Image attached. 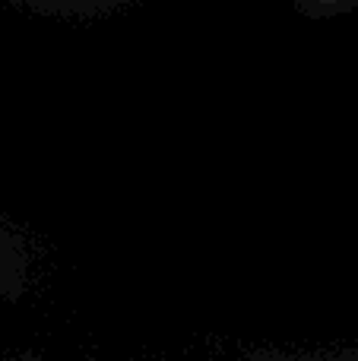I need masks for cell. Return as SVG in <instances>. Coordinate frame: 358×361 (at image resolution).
I'll return each instance as SVG.
<instances>
[{"label": "cell", "mask_w": 358, "mask_h": 361, "mask_svg": "<svg viewBox=\"0 0 358 361\" xmlns=\"http://www.w3.org/2000/svg\"><path fill=\"white\" fill-rule=\"evenodd\" d=\"M295 6L308 16H330V13H342L358 6V0H295Z\"/></svg>", "instance_id": "obj_3"}, {"label": "cell", "mask_w": 358, "mask_h": 361, "mask_svg": "<svg viewBox=\"0 0 358 361\" xmlns=\"http://www.w3.org/2000/svg\"><path fill=\"white\" fill-rule=\"evenodd\" d=\"M10 4L32 13H48V16H95V13L127 6L133 0H10Z\"/></svg>", "instance_id": "obj_2"}, {"label": "cell", "mask_w": 358, "mask_h": 361, "mask_svg": "<svg viewBox=\"0 0 358 361\" xmlns=\"http://www.w3.org/2000/svg\"><path fill=\"white\" fill-rule=\"evenodd\" d=\"M29 276L32 254L25 247V238L6 219H0V307L16 301L29 288Z\"/></svg>", "instance_id": "obj_1"}]
</instances>
